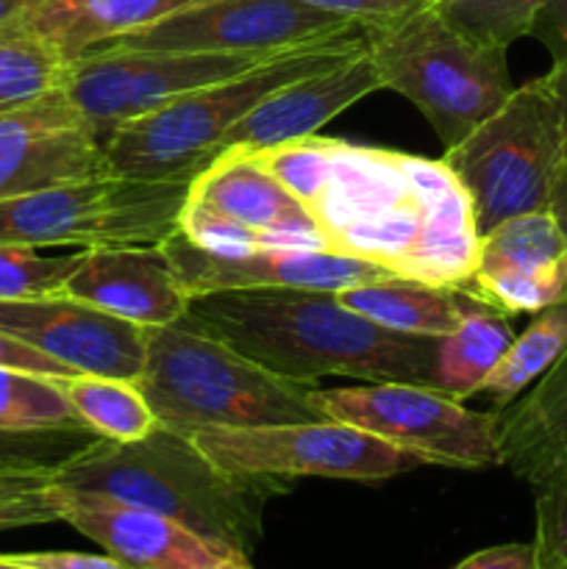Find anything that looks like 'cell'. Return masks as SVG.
Here are the masks:
<instances>
[{"instance_id": "ac0fdd59", "label": "cell", "mask_w": 567, "mask_h": 569, "mask_svg": "<svg viewBox=\"0 0 567 569\" xmlns=\"http://www.w3.org/2000/svg\"><path fill=\"white\" fill-rule=\"evenodd\" d=\"M461 292L506 317L565 303L567 244L550 211L511 217L484 233Z\"/></svg>"}, {"instance_id": "2e32d148", "label": "cell", "mask_w": 567, "mask_h": 569, "mask_svg": "<svg viewBox=\"0 0 567 569\" xmlns=\"http://www.w3.org/2000/svg\"><path fill=\"white\" fill-rule=\"evenodd\" d=\"M0 331L31 345L72 372L133 383L142 376L148 328L117 320L64 295L0 300Z\"/></svg>"}, {"instance_id": "d6986e66", "label": "cell", "mask_w": 567, "mask_h": 569, "mask_svg": "<svg viewBox=\"0 0 567 569\" xmlns=\"http://www.w3.org/2000/svg\"><path fill=\"white\" fill-rule=\"evenodd\" d=\"M59 295L139 328L170 326L189 309L187 289L156 244L83 250Z\"/></svg>"}, {"instance_id": "7a4b0ae2", "label": "cell", "mask_w": 567, "mask_h": 569, "mask_svg": "<svg viewBox=\"0 0 567 569\" xmlns=\"http://www.w3.org/2000/svg\"><path fill=\"white\" fill-rule=\"evenodd\" d=\"M183 317L292 381L348 376L431 387L439 339L376 326L326 289H217L189 298Z\"/></svg>"}, {"instance_id": "52a82bcc", "label": "cell", "mask_w": 567, "mask_h": 569, "mask_svg": "<svg viewBox=\"0 0 567 569\" xmlns=\"http://www.w3.org/2000/svg\"><path fill=\"white\" fill-rule=\"evenodd\" d=\"M189 181L120 172L0 200V244L20 248H131L178 231Z\"/></svg>"}, {"instance_id": "5b68a950", "label": "cell", "mask_w": 567, "mask_h": 569, "mask_svg": "<svg viewBox=\"0 0 567 569\" xmlns=\"http://www.w3.org/2000/svg\"><path fill=\"white\" fill-rule=\"evenodd\" d=\"M139 392L167 431L192 437L200 428H253L326 420L315 383L276 376L192 326L187 317L148 328Z\"/></svg>"}, {"instance_id": "9c48e42d", "label": "cell", "mask_w": 567, "mask_h": 569, "mask_svg": "<svg viewBox=\"0 0 567 569\" xmlns=\"http://www.w3.org/2000/svg\"><path fill=\"white\" fill-rule=\"evenodd\" d=\"M311 398L326 420L345 422L409 450L422 465L461 470L500 467L498 415L465 409L459 398L437 387L381 381L315 389Z\"/></svg>"}, {"instance_id": "9a60e30c", "label": "cell", "mask_w": 567, "mask_h": 569, "mask_svg": "<svg viewBox=\"0 0 567 569\" xmlns=\"http://www.w3.org/2000/svg\"><path fill=\"white\" fill-rule=\"evenodd\" d=\"M103 139L64 89L0 111V200L106 176Z\"/></svg>"}, {"instance_id": "484cf974", "label": "cell", "mask_w": 567, "mask_h": 569, "mask_svg": "<svg viewBox=\"0 0 567 569\" xmlns=\"http://www.w3.org/2000/svg\"><path fill=\"white\" fill-rule=\"evenodd\" d=\"M70 61L26 22L0 28V111L64 89Z\"/></svg>"}, {"instance_id": "83f0119b", "label": "cell", "mask_w": 567, "mask_h": 569, "mask_svg": "<svg viewBox=\"0 0 567 569\" xmlns=\"http://www.w3.org/2000/svg\"><path fill=\"white\" fill-rule=\"evenodd\" d=\"M81 420L56 378L0 367V431H81Z\"/></svg>"}, {"instance_id": "d590c367", "label": "cell", "mask_w": 567, "mask_h": 569, "mask_svg": "<svg viewBox=\"0 0 567 569\" xmlns=\"http://www.w3.org/2000/svg\"><path fill=\"white\" fill-rule=\"evenodd\" d=\"M0 367H14V370H26V372H37V376H48V378H61L67 376L64 365H59L50 356L39 353L33 350L31 345L20 342V339L9 337V333L0 331Z\"/></svg>"}, {"instance_id": "7402d4cb", "label": "cell", "mask_w": 567, "mask_h": 569, "mask_svg": "<svg viewBox=\"0 0 567 569\" xmlns=\"http://www.w3.org/2000/svg\"><path fill=\"white\" fill-rule=\"evenodd\" d=\"M206 0H31L26 26L53 42L67 59L139 31Z\"/></svg>"}, {"instance_id": "ab89813d", "label": "cell", "mask_w": 567, "mask_h": 569, "mask_svg": "<svg viewBox=\"0 0 567 569\" xmlns=\"http://www.w3.org/2000/svg\"><path fill=\"white\" fill-rule=\"evenodd\" d=\"M31 0H0V28L20 26L28 14Z\"/></svg>"}, {"instance_id": "277c9868", "label": "cell", "mask_w": 567, "mask_h": 569, "mask_svg": "<svg viewBox=\"0 0 567 569\" xmlns=\"http://www.w3.org/2000/svg\"><path fill=\"white\" fill-rule=\"evenodd\" d=\"M367 50V28L350 26L267 56L226 81L192 89L106 137L111 172L156 181H192L217 159L226 133L267 94Z\"/></svg>"}, {"instance_id": "d6a6232c", "label": "cell", "mask_w": 567, "mask_h": 569, "mask_svg": "<svg viewBox=\"0 0 567 569\" xmlns=\"http://www.w3.org/2000/svg\"><path fill=\"white\" fill-rule=\"evenodd\" d=\"M48 487L0 498V533L17 531V528H33V526H48V522H59V511H56L53 500H50Z\"/></svg>"}, {"instance_id": "d4e9b609", "label": "cell", "mask_w": 567, "mask_h": 569, "mask_svg": "<svg viewBox=\"0 0 567 569\" xmlns=\"http://www.w3.org/2000/svg\"><path fill=\"white\" fill-rule=\"evenodd\" d=\"M83 428L115 442H137L159 428L153 409L133 381L67 372L56 378Z\"/></svg>"}, {"instance_id": "6da1fadb", "label": "cell", "mask_w": 567, "mask_h": 569, "mask_svg": "<svg viewBox=\"0 0 567 569\" xmlns=\"http://www.w3.org/2000/svg\"><path fill=\"white\" fill-rule=\"evenodd\" d=\"M248 153L306 206L322 250L434 287L470 278L481 237L445 159L317 133Z\"/></svg>"}, {"instance_id": "ee69618b", "label": "cell", "mask_w": 567, "mask_h": 569, "mask_svg": "<svg viewBox=\"0 0 567 569\" xmlns=\"http://www.w3.org/2000/svg\"><path fill=\"white\" fill-rule=\"evenodd\" d=\"M556 569H567V561H565V565H561V567H556Z\"/></svg>"}, {"instance_id": "7c38bea8", "label": "cell", "mask_w": 567, "mask_h": 569, "mask_svg": "<svg viewBox=\"0 0 567 569\" xmlns=\"http://www.w3.org/2000/svg\"><path fill=\"white\" fill-rule=\"evenodd\" d=\"M267 56L92 48L70 61L64 94L106 142V137L126 122L206 83L239 76Z\"/></svg>"}, {"instance_id": "8fae6325", "label": "cell", "mask_w": 567, "mask_h": 569, "mask_svg": "<svg viewBox=\"0 0 567 569\" xmlns=\"http://www.w3.org/2000/svg\"><path fill=\"white\" fill-rule=\"evenodd\" d=\"M178 231L222 253L320 248L306 206L248 150H222L189 181Z\"/></svg>"}, {"instance_id": "f546056e", "label": "cell", "mask_w": 567, "mask_h": 569, "mask_svg": "<svg viewBox=\"0 0 567 569\" xmlns=\"http://www.w3.org/2000/svg\"><path fill=\"white\" fill-rule=\"evenodd\" d=\"M83 250L70 256H42L37 248L0 244V300H28L59 295L81 261Z\"/></svg>"}, {"instance_id": "f35d334b", "label": "cell", "mask_w": 567, "mask_h": 569, "mask_svg": "<svg viewBox=\"0 0 567 569\" xmlns=\"http://www.w3.org/2000/svg\"><path fill=\"white\" fill-rule=\"evenodd\" d=\"M548 211H550V217L556 220V226H559L561 237H565V244H567V161H561L559 176H556V181H554V192H550Z\"/></svg>"}, {"instance_id": "4fadbf2b", "label": "cell", "mask_w": 567, "mask_h": 569, "mask_svg": "<svg viewBox=\"0 0 567 569\" xmlns=\"http://www.w3.org/2000/svg\"><path fill=\"white\" fill-rule=\"evenodd\" d=\"M350 26L359 22L304 0H206L98 48L267 56Z\"/></svg>"}, {"instance_id": "1f68e13d", "label": "cell", "mask_w": 567, "mask_h": 569, "mask_svg": "<svg viewBox=\"0 0 567 569\" xmlns=\"http://www.w3.org/2000/svg\"><path fill=\"white\" fill-rule=\"evenodd\" d=\"M304 3L331 11V14L345 17L350 22H359L367 31H372V28H384L404 20L411 11L431 6L434 0H304Z\"/></svg>"}, {"instance_id": "f1b7e54d", "label": "cell", "mask_w": 567, "mask_h": 569, "mask_svg": "<svg viewBox=\"0 0 567 569\" xmlns=\"http://www.w3.org/2000/svg\"><path fill=\"white\" fill-rule=\"evenodd\" d=\"M434 6L456 28L500 48L537 31L545 11L543 0H434Z\"/></svg>"}, {"instance_id": "30bf717a", "label": "cell", "mask_w": 567, "mask_h": 569, "mask_svg": "<svg viewBox=\"0 0 567 569\" xmlns=\"http://www.w3.org/2000/svg\"><path fill=\"white\" fill-rule=\"evenodd\" d=\"M195 448L228 472L270 478H339L387 481L422 461L372 433L337 420L284 422L253 428H200Z\"/></svg>"}, {"instance_id": "5bb4252c", "label": "cell", "mask_w": 567, "mask_h": 569, "mask_svg": "<svg viewBox=\"0 0 567 569\" xmlns=\"http://www.w3.org/2000/svg\"><path fill=\"white\" fill-rule=\"evenodd\" d=\"M48 495L59 522L92 539L128 569H256L250 556L156 511L56 481Z\"/></svg>"}, {"instance_id": "e575fe53", "label": "cell", "mask_w": 567, "mask_h": 569, "mask_svg": "<svg viewBox=\"0 0 567 569\" xmlns=\"http://www.w3.org/2000/svg\"><path fill=\"white\" fill-rule=\"evenodd\" d=\"M454 569H539L534 542H509L461 559Z\"/></svg>"}, {"instance_id": "8992f818", "label": "cell", "mask_w": 567, "mask_h": 569, "mask_svg": "<svg viewBox=\"0 0 567 569\" xmlns=\"http://www.w3.org/2000/svg\"><path fill=\"white\" fill-rule=\"evenodd\" d=\"M506 50L456 28L434 3L367 31V56L381 87L411 100L445 150L515 92Z\"/></svg>"}, {"instance_id": "836d02e7", "label": "cell", "mask_w": 567, "mask_h": 569, "mask_svg": "<svg viewBox=\"0 0 567 569\" xmlns=\"http://www.w3.org/2000/svg\"><path fill=\"white\" fill-rule=\"evenodd\" d=\"M17 565L31 569H128L115 556L76 553V550H31V553H9Z\"/></svg>"}, {"instance_id": "8d00e7d4", "label": "cell", "mask_w": 567, "mask_h": 569, "mask_svg": "<svg viewBox=\"0 0 567 569\" xmlns=\"http://www.w3.org/2000/svg\"><path fill=\"white\" fill-rule=\"evenodd\" d=\"M56 478V465H39V461H26V465L0 467V498L6 495L31 492V489L48 487Z\"/></svg>"}, {"instance_id": "ba28073f", "label": "cell", "mask_w": 567, "mask_h": 569, "mask_svg": "<svg viewBox=\"0 0 567 569\" xmlns=\"http://www.w3.org/2000/svg\"><path fill=\"white\" fill-rule=\"evenodd\" d=\"M442 159L470 198L478 237L511 217L548 211L565 150L543 78L515 87L506 103Z\"/></svg>"}, {"instance_id": "74e56055", "label": "cell", "mask_w": 567, "mask_h": 569, "mask_svg": "<svg viewBox=\"0 0 567 569\" xmlns=\"http://www.w3.org/2000/svg\"><path fill=\"white\" fill-rule=\"evenodd\" d=\"M545 87H548L550 98H554L556 117H559V133H561V150H565L567 161V44L561 53H556L554 67L543 76Z\"/></svg>"}, {"instance_id": "3957f363", "label": "cell", "mask_w": 567, "mask_h": 569, "mask_svg": "<svg viewBox=\"0 0 567 569\" xmlns=\"http://www.w3.org/2000/svg\"><path fill=\"white\" fill-rule=\"evenodd\" d=\"M56 483L156 511L250 556L265 537V509L284 478L228 472L189 437L156 428L137 442L94 439L56 465Z\"/></svg>"}, {"instance_id": "b9f144b4", "label": "cell", "mask_w": 567, "mask_h": 569, "mask_svg": "<svg viewBox=\"0 0 567 569\" xmlns=\"http://www.w3.org/2000/svg\"><path fill=\"white\" fill-rule=\"evenodd\" d=\"M0 569H31V567L17 565L14 559H9V553H3V556H0Z\"/></svg>"}, {"instance_id": "f6af8a7d", "label": "cell", "mask_w": 567, "mask_h": 569, "mask_svg": "<svg viewBox=\"0 0 567 569\" xmlns=\"http://www.w3.org/2000/svg\"><path fill=\"white\" fill-rule=\"evenodd\" d=\"M543 3H545V6H548V0H543Z\"/></svg>"}, {"instance_id": "e0dca14e", "label": "cell", "mask_w": 567, "mask_h": 569, "mask_svg": "<svg viewBox=\"0 0 567 569\" xmlns=\"http://www.w3.org/2000/svg\"><path fill=\"white\" fill-rule=\"evenodd\" d=\"M170 261L189 298L217 289H256V287H295L339 292L356 283H376L395 278L392 272L320 248H259L222 253L195 244L176 231L156 244Z\"/></svg>"}, {"instance_id": "cb8c5ba5", "label": "cell", "mask_w": 567, "mask_h": 569, "mask_svg": "<svg viewBox=\"0 0 567 569\" xmlns=\"http://www.w3.org/2000/svg\"><path fill=\"white\" fill-rule=\"evenodd\" d=\"M515 342V328L500 311L478 306L459 328L439 339L431 370V387L467 400L481 392L487 378Z\"/></svg>"}, {"instance_id": "ffe728a7", "label": "cell", "mask_w": 567, "mask_h": 569, "mask_svg": "<svg viewBox=\"0 0 567 569\" xmlns=\"http://www.w3.org/2000/svg\"><path fill=\"white\" fill-rule=\"evenodd\" d=\"M378 89H384L381 78L365 50L342 64H334L267 94L226 133L217 156L222 150H265L272 144L311 137L317 128Z\"/></svg>"}, {"instance_id": "60d3db41", "label": "cell", "mask_w": 567, "mask_h": 569, "mask_svg": "<svg viewBox=\"0 0 567 569\" xmlns=\"http://www.w3.org/2000/svg\"><path fill=\"white\" fill-rule=\"evenodd\" d=\"M550 14V22H554L556 33L561 37V42L567 44V0H548L543 17Z\"/></svg>"}, {"instance_id": "4316f807", "label": "cell", "mask_w": 567, "mask_h": 569, "mask_svg": "<svg viewBox=\"0 0 567 569\" xmlns=\"http://www.w3.org/2000/svg\"><path fill=\"white\" fill-rule=\"evenodd\" d=\"M567 348V300L537 311L531 326L515 337L511 348L495 367L493 376L481 387V392L493 400L498 409L520 398L534 381L545 376L556 365Z\"/></svg>"}, {"instance_id": "603a6c76", "label": "cell", "mask_w": 567, "mask_h": 569, "mask_svg": "<svg viewBox=\"0 0 567 569\" xmlns=\"http://www.w3.org/2000/svg\"><path fill=\"white\" fill-rule=\"evenodd\" d=\"M339 303L348 306L365 320L389 331L409 333V337H448L470 311H476L478 300L461 289L434 287V283L389 278L376 283H356L337 292Z\"/></svg>"}, {"instance_id": "4dcf8cb0", "label": "cell", "mask_w": 567, "mask_h": 569, "mask_svg": "<svg viewBox=\"0 0 567 569\" xmlns=\"http://www.w3.org/2000/svg\"><path fill=\"white\" fill-rule=\"evenodd\" d=\"M531 542L539 569H556L567 561V470L537 489V528Z\"/></svg>"}, {"instance_id": "7bdbcfd3", "label": "cell", "mask_w": 567, "mask_h": 569, "mask_svg": "<svg viewBox=\"0 0 567 569\" xmlns=\"http://www.w3.org/2000/svg\"><path fill=\"white\" fill-rule=\"evenodd\" d=\"M11 465H26V459H14V456H0V467H11Z\"/></svg>"}, {"instance_id": "44dd1931", "label": "cell", "mask_w": 567, "mask_h": 569, "mask_svg": "<svg viewBox=\"0 0 567 569\" xmlns=\"http://www.w3.org/2000/svg\"><path fill=\"white\" fill-rule=\"evenodd\" d=\"M500 467L537 492L567 470V348L526 395L498 411Z\"/></svg>"}]
</instances>
